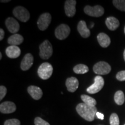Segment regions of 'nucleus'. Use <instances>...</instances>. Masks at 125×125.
<instances>
[{
    "label": "nucleus",
    "mask_w": 125,
    "mask_h": 125,
    "mask_svg": "<svg viewBox=\"0 0 125 125\" xmlns=\"http://www.w3.org/2000/svg\"><path fill=\"white\" fill-rule=\"evenodd\" d=\"M104 85V80L102 76H96L94 78V82L93 85L87 88V93L90 94H95L98 93L102 89Z\"/></svg>",
    "instance_id": "obj_5"
},
{
    "label": "nucleus",
    "mask_w": 125,
    "mask_h": 125,
    "mask_svg": "<svg viewBox=\"0 0 125 125\" xmlns=\"http://www.w3.org/2000/svg\"><path fill=\"white\" fill-rule=\"evenodd\" d=\"M13 14L16 18L22 22H27L30 18V15L27 9L21 6L15 7L13 10Z\"/></svg>",
    "instance_id": "obj_4"
},
{
    "label": "nucleus",
    "mask_w": 125,
    "mask_h": 125,
    "mask_svg": "<svg viewBox=\"0 0 125 125\" xmlns=\"http://www.w3.org/2000/svg\"><path fill=\"white\" fill-rule=\"evenodd\" d=\"M109 122L111 125H119V119L116 114H111L109 118Z\"/></svg>",
    "instance_id": "obj_25"
},
{
    "label": "nucleus",
    "mask_w": 125,
    "mask_h": 125,
    "mask_svg": "<svg viewBox=\"0 0 125 125\" xmlns=\"http://www.w3.org/2000/svg\"><path fill=\"white\" fill-rule=\"evenodd\" d=\"M24 38L21 35L18 34H13L10 36L8 40V43L10 45H13V46H17L21 44L23 42Z\"/></svg>",
    "instance_id": "obj_20"
},
{
    "label": "nucleus",
    "mask_w": 125,
    "mask_h": 125,
    "mask_svg": "<svg viewBox=\"0 0 125 125\" xmlns=\"http://www.w3.org/2000/svg\"><path fill=\"white\" fill-rule=\"evenodd\" d=\"M4 35H5V32L4 30L1 29H0V41H2L3 39H4Z\"/></svg>",
    "instance_id": "obj_30"
},
{
    "label": "nucleus",
    "mask_w": 125,
    "mask_h": 125,
    "mask_svg": "<svg viewBox=\"0 0 125 125\" xmlns=\"http://www.w3.org/2000/svg\"></svg>",
    "instance_id": "obj_37"
},
{
    "label": "nucleus",
    "mask_w": 125,
    "mask_h": 125,
    "mask_svg": "<svg viewBox=\"0 0 125 125\" xmlns=\"http://www.w3.org/2000/svg\"><path fill=\"white\" fill-rule=\"evenodd\" d=\"M5 24L7 29L10 32L15 34L18 32L20 29V26L18 21L13 18H8L5 21Z\"/></svg>",
    "instance_id": "obj_11"
},
{
    "label": "nucleus",
    "mask_w": 125,
    "mask_h": 125,
    "mask_svg": "<svg viewBox=\"0 0 125 125\" xmlns=\"http://www.w3.org/2000/svg\"><path fill=\"white\" fill-rule=\"evenodd\" d=\"M81 99L83 101V103L87 105L92 106V107H96L97 102L94 98H92V97L87 96V95L83 94L81 96Z\"/></svg>",
    "instance_id": "obj_23"
},
{
    "label": "nucleus",
    "mask_w": 125,
    "mask_h": 125,
    "mask_svg": "<svg viewBox=\"0 0 125 125\" xmlns=\"http://www.w3.org/2000/svg\"><path fill=\"white\" fill-rule=\"evenodd\" d=\"M116 79L119 81H125V71H121L118 72L116 75Z\"/></svg>",
    "instance_id": "obj_28"
},
{
    "label": "nucleus",
    "mask_w": 125,
    "mask_h": 125,
    "mask_svg": "<svg viewBox=\"0 0 125 125\" xmlns=\"http://www.w3.org/2000/svg\"><path fill=\"white\" fill-rule=\"evenodd\" d=\"M16 109L15 103L11 101H5L0 105V111L2 114L13 113Z\"/></svg>",
    "instance_id": "obj_12"
},
{
    "label": "nucleus",
    "mask_w": 125,
    "mask_h": 125,
    "mask_svg": "<svg viewBox=\"0 0 125 125\" xmlns=\"http://www.w3.org/2000/svg\"><path fill=\"white\" fill-rule=\"evenodd\" d=\"M75 0H67L65 2L64 10L66 15L68 17H73L76 12Z\"/></svg>",
    "instance_id": "obj_10"
},
{
    "label": "nucleus",
    "mask_w": 125,
    "mask_h": 125,
    "mask_svg": "<svg viewBox=\"0 0 125 125\" xmlns=\"http://www.w3.org/2000/svg\"><path fill=\"white\" fill-rule=\"evenodd\" d=\"M5 52L7 56L9 58L16 59L19 57L21 53V51L18 46L10 45L6 49Z\"/></svg>",
    "instance_id": "obj_15"
},
{
    "label": "nucleus",
    "mask_w": 125,
    "mask_h": 125,
    "mask_svg": "<svg viewBox=\"0 0 125 125\" xmlns=\"http://www.w3.org/2000/svg\"><path fill=\"white\" fill-rule=\"evenodd\" d=\"M53 67L49 62H43L39 67L38 74L43 80H46L51 77L53 73Z\"/></svg>",
    "instance_id": "obj_3"
},
{
    "label": "nucleus",
    "mask_w": 125,
    "mask_h": 125,
    "mask_svg": "<svg viewBox=\"0 0 125 125\" xmlns=\"http://www.w3.org/2000/svg\"><path fill=\"white\" fill-rule=\"evenodd\" d=\"M84 12L86 15L92 17H100L104 13V9L100 5L94 7L87 5L84 8Z\"/></svg>",
    "instance_id": "obj_7"
},
{
    "label": "nucleus",
    "mask_w": 125,
    "mask_h": 125,
    "mask_svg": "<svg viewBox=\"0 0 125 125\" xmlns=\"http://www.w3.org/2000/svg\"><path fill=\"white\" fill-rule=\"evenodd\" d=\"M70 31L71 30L68 25L62 24L56 28L54 31V34L58 40H63L68 37L70 34Z\"/></svg>",
    "instance_id": "obj_6"
},
{
    "label": "nucleus",
    "mask_w": 125,
    "mask_h": 125,
    "mask_svg": "<svg viewBox=\"0 0 125 125\" xmlns=\"http://www.w3.org/2000/svg\"><path fill=\"white\" fill-rule=\"evenodd\" d=\"M27 91L32 98L35 100H40L43 94L41 89L36 86H30L27 88Z\"/></svg>",
    "instance_id": "obj_14"
},
{
    "label": "nucleus",
    "mask_w": 125,
    "mask_h": 125,
    "mask_svg": "<svg viewBox=\"0 0 125 125\" xmlns=\"http://www.w3.org/2000/svg\"><path fill=\"white\" fill-rule=\"evenodd\" d=\"M53 53V48L48 40H45L40 46V56L41 58L46 60L51 57Z\"/></svg>",
    "instance_id": "obj_2"
},
{
    "label": "nucleus",
    "mask_w": 125,
    "mask_h": 125,
    "mask_svg": "<svg viewBox=\"0 0 125 125\" xmlns=\"http://www.w3.org/2000/svg\"><path fill=\"white\" fill-rule=\"evenodd\" d=\"M111 70L110 65L107 62H100L93 67V71L98 75H106L109 74Z\"/></svg>",
    "instance_id": "obj_8"
},
{
    "label": "nucleus",
    "mask_w": 125,
    "mask_h": 125,
    "mask_svg": "<svg viewBox=\"0 0 125 125\" xmlns=\"http://www.w3.org/2000/svg\"><path fill=\"white\" fill-rule=\"evenodd\" d=\"M34 123L35 125H50V124L46 121H44L40 117H37L34 120Z\"/></svg>",
    "instance_id": "obj_27"
},
{
    "label": "nucleus",
    "mask_w": 125,
    "mask_h": 125,
    "mask_svg": "<svg viewBox=\"0 0 125 125\" xmlns=\"http://www.w3.org/2000/svg\"><path fill=\"white\" fill-rule=\"evenodd\" d=\"M52 16L49 13L42 14L38 18L37 25L39 29L41 31H44L48 29L51 22Z\"/></svg>",
    "instance_id": "obj_9"
},
{
    "label": "nucleus",
    "mask_w": 125,
    "mask_h": 125,
    "mask_svg": "<svg viewBox=\"0 0 125 125\" xmlns=\"http://www.w3.org/2000/svg\"><path fill=\"white\" fill-rule=\"evenodd\" d=\"M123 57H124V60L125 61V50L124 51V53H123Z\"/></svg>",
    "instance_id": "obj_34"
},
{
    "label": "nucleus",
    "mask_w": 125,
    "mask_h": 125,
    "mask_svg": "<svg viewBox=\"0 0 125 125\" xmlns=\"http://www.w3.org/2000/svg\"><path fill=\"white\" fill-rule=\"evenodd\" d=\"M4 125H20V122L17 119H11L5 122Z\"/></svg>",
    "instance_id": "obj_26"
},
{
    "label": "nucleus",
    "mask_w": 125,
    "mask_h": 125,
    "mask_svg": "<svg viewBox=\"0 0 125 125\" xmlns=\"http://www.w3.org/2000/svg\"><path fill=\"white\" fill-rule=\"evenodd\" d=\"M34 62V57L31 53H27L24 56L21 62L20 67L23 71H27L31 68Z\"/></svg>",
    "instance_id": "obj_13"
},
{
    "label": "nucleus",
    "mask_w": 125,
    "mask_h": 125,
    "mask_svg": "<svg viewBox=\"0 0 125 125\" xmlns=\"http://www.w3.org/2000/svg\"><path fill=\"white\" fill-rule=\"evenodd\" d=\"M93 26H94V23H92V25H91V26H90V29H92V28L93 27Z\"/></svg>",
    "instance_id": "obj_33"
},
{
    "label": "nucleus",
    "mask_w": 125,
    "mask_h": 125,
    "mask_svg": "<svg viewBox=\"0 0 125 125\" xmlns=\"http://www.w3.org/2000/svg\"><path fill=\"white\" fill-rule=\"evenodd\" d=\"M124 31H125V29H124Z\"/></svg>",
    "instance_id": "obj_36"
},
{
    "label": "nucleus",
    "mask_w": 125,
    "mask_h": 125,
    "mask_svg": "<svg viewBox=\"0 0 125 125\" xmlns=\"http://www.w3.org/2000/svg\"><path fill=\"white\" fill-rule=\"evenodd\" d=\"M96 116L98 119H101V120L104 119V115H103V114L100 113V112H97Z\"/></svg>",
    "instance_id": "obj_31"
},
{
    "label": "nucleus",
    "mask_w": 125,
    "mask_h": 125,
    "mask_svg": "<svg viewBox=\"0 0 125 125\" xmlns=\"http://www.w3.org/2000/svg\"><path fill=\"white\" fill-rule=\"evenodd\" d=\"M10 0H6V1H4V0H3V1H1V2H10Z\"/></svg>",
    "instance_id": "obj_32"
},
{
    "label": "nucleus",
    "mask_w": 125,
    "mask_h": 125,
    "mask_svg": "<svg viewBox=\"0 0 125 125\" xmlns=\"http://www.w3.org/2000/svg\"><path fill=\"white\" fill-rule=\"evenodd\" d=\"M74 73L78 74H83L89 71V68L87 65L82 64H79L75 65L73 68Z\"/></svg>",
    "instance_id": "obj_22"
},
{
    "label": "nucleus",
    "mask_w": 125,
    "mask_h": 125,
    "mask_svg": "<svg viewBox=\"0 0 125 125\" xmlns=\"http://www.w3.org/2000/svg\"><path fill=\"white\" fill-rule=\"evenodd\" d=\"M105 24L109 30L114 31L119 26V21L114 17H108L105 20Z\"/></svg>",
    "instance_id": "obj_19"
},
{
    "label": "nucleus",
    "mask_w": 125,
    "mask_h": 125,
    "mask_svg": "<svg viewBox=\"0 0 125 125\" xmlns=\"http://www.w3.org/2000/svg\"><path fill=\"white\" fill-rule=\"evenodd\" d=\"M112 3L119 10L125 12V0H114Z\"/></svg>",
    "instance_id": "obj_24"
},
{
    "label": "nucleus",
    "mask_w": 125,
    "mask_h": 125,
    "mask_svg": "<svg viewBox=\"0 0 125 125\" xmlns=\"http://www.w3.org/2000/svg\"><path fill=\"white\" fill-rule=\"evenodd\" d=\"M76 110L80 116L86 121L92 122L94 119L95 115L97 112L96 107H92L87 105L85 103H80L78 104Z\"/></svg>",
    "instance_id": "obj_1"
},
{
    "label": "nucleus",
    "mask_w": 125,
    "mask_h": 125,
    "mask_svg": "<svg viewBox=\"0 0 125 125\" xmlns=\"http://www.w3.org/2000/svg\"><path fill=\"white\" fill-rule=\"evenodd\" d=\"M2 59V53H0V59Z\"/></svg>",
    "instance_id": "obj_35"
},
{
    "label": "nucleus",
    "mask_w": 125,
    "mask_h": 125,
    "mask_svg": "<svg viewBox=\"0 0 125 125\" xmlns=\"http://www.w3.org/2000/svg\"><path fill=\"white\" fill-rule=\"evenodd\" d=\"M77 29L79 33L83 38H88L90 35V30L87 27L86 22L83 20H81L78 24Z\"/></svg>",
    "instance_id": "obj_16"
},
{
    "label": "nucleus",
    "mask_w": 125,
    "mask_h": 125,
    "mask_svg": "<svg viewBox=\"0 0 125 125\" xmlns=\"http://www.w3.org/2000/svg\"><path fill=\"white\" fill-rule=\"evenodd\" d=\"M114 100L118 105H122L125 102V95L123 92L121 90L117 91L115 94V96H114Z\"/></svg>",
    "instance_id": "obj_21"
},
{
    "label": "nucleus",
    "mask_w": 125,
    "mask_h": 125,
    "mask_svg": "<svg viewBox=\"0 0 125 125\" xmlns=\"http://www.w3.org/2000/svg\"><path fill=\"white\" fill-rule=\"evenodd\" d=\"M65 85L67 90L70 92H75L77 90L79 86V82L77 78L75 77H70L67 78L65 82Z\"/></svg>",
    "instance_id": "obj_17"
},
{
    "label": "nucleus",
    "mask_w": 125,
    "mask_h": 125,
    "mask_svg": "<svg viewBox=\"0 0 125 125\" xmlns=\"http://www.w3.org/2000/svg\"><path fill=\"white\" fill-rule=\"evenodd\" d=\"M97 41L100 45L103 48H107L111 43L110 38L103 32H101L97 35Z\"/></svg>",
    "instance_id": "obj_18"
},
{
    "label": "nucleus",
    "mask_w": 125,
    "mask_h": 125,
    "mask_svg": "<svg viewBox=\"0 0 125 125\" xmlns=\"http://www.w3.org/2000/svg\"><path fill=\"white\" fill-rule=\"evenodd\" d=\"M7 93V89L4 86H0V100H2Z\"/></svg>",
    "instance_id": "obj_29"
}]
</instances>
